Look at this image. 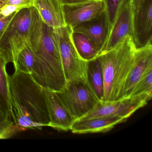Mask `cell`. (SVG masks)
I'll return each mask as SVG.
<instances>
[{"instance_id": "cell-20", "label": "cell", "mask_w": 152, "mask_h": 152, "mask_svg": "<svg viewBox=\"0 0 152 152\" xmlns=\"http://www.w3.org/2000/svg\"><path fill=\"white\" fill-rule=\"evenodd\" d=\"M34 56L33 52L27 45L18 54L14 63L15 70L31 74L33 69Z\"/></svg>"}, {"instance_id": "cell-14", "label": "cell", "mask_w": 152, "mask_h": 152, "mask_svg": "<svg viewBox=\"0 0 152 152\" xmlns=\"http://www.w3.org/2000/svg\"><path fill=\"white\" fill-rule=\"evenodd\" d=\"M127 119L119 116H104L85 120H75L70 130L75 134L100 133L110 131Z\"/></svg>"}, {"instance_id": "cell-4", "label": "cell", "mask_w": 152, "mask_h": 152, "mask_svg": "<svg viewBox=\"0 0 152 152\" xmlns=\"http://www.w3.org/2000/svg\"><path fill=\"white\" fill-rule=\"evenodd\" d=\"M34 10L30 7L18 12L0 39V52L8 64H14L18 54L27 46Z\"/></svg>"}, {"instance_id": "cell-28", "label": "cell", "mask_w": 152, "mask_h": 152, "mask_svg": "<svg viewBox=\"0 0 152 152\" xmlns=\"http://www.w3.org/2000/svg\"><path fill=\"white\" fill-rule=\"evenodd\" d=\"M8 0H0V9L7 5Z\"/></svg>"}, {"instance_id": "cell-13", "label": "cell", "mask_w": 152, "mask_h": 152, "mask_svg": "<svg viewBox=\"0 0 152 152\" xmlns=\"http://www.w3.org/2000/svg\"><path fill=\"white\" fill-rule=\"evenodd\" d=\"M72 30L85 34L93 43L99 55L105 45L109 32L105 11L99 16L75 26Z\"/></svg>"}, {"instance_id": "cell-24", "label": "cell", "mask_w": 152, "mask_h": 152, "mask_svg": "<svg viewBox=\"0 0 152 152\" xmlns=\"http://www.w3.org/2000/svg\"><path fill=\"white\" fill-rule=\"evenodd\" d=\"M23 8H25L21 6L6 5L0 9V15L4 16H8L15 12H18Z\"/></svg>"}, {"instance_id": "cell-27", "label": "cell", "mask_w": 152, "mask_h": 152, "mask_svg": "<svg viewBox=\"0 0 152 152\" xmlns=\"http://www.w3.org/2000/svg\"><path fill=\"white\" fill-rule=\"evenodd\" d=\"M145 1V0H130V2L133 10L137 9Z\"/></svg>"}, {"instance_id": "cell-29", "label": "cell", "mask_w": 152, "mask_h": 152, "mask_svg": "<svg viewBox=\"0 0 152 152\" xmlns=\"http://www.w3.org/2000/svg\"><path fill=\"white\" fill-rule=\"evenodd\" d=\"M10 137L9 136L7 135H0V139H4L9 138Z\"/></svg>"}, {"instance_id": "cell-2", "label": "cell", "mask_w": 152, "mask_h": 152, "mask_svg": "<svg viewBox=\"0 0 152 152\" xmlns=\"http://www.w3.org/2000/svg\"><path fill=\"white\" fill-rule=\"evenodd\" d=\"M9 85L13 120L18 131L42 130L49 126V116L43 88L31 75L15 70L10 75Z\"/></svg>"}, {"instance_id": "cell-21", "label": "cell", "mask_w": 152, "mask_h": 152, "mask_svg": "<svg viewBox=\"0 0 152 152\" xmlns=\"http://www.w3.org/2000/svg\"><path fill=\"white\" fill-rule=\"evenodd\" d=\"M142 94H146L152 98V70L147 72L139 81L134 87L131 96Z\"/></svg>"}, {"instance_id": "cell-12", "label": "cell", "mask_w": 152, "mask_h": 152, "mask_svg": "<svg viewBox=\"0 0 152 152\" xmlns=\"http://www.w3.org/2000/svg\"><path fill=\"white\" fill-rule=\"evenodd\" d=\"M152 70V45L149 43L137 48L134 64L126 81L124 98L129 97L139 81L148 71Z\"/></svg>"}, {"instance_id": "cell-15", "label": "cell", "mask_w": 152, "mask_h": 152, "mask_svg": "<svg viewBox=\"0 0 152 152\" xmlns=\"http://www.w3.org/2000/svg\"><path fill=\"white\" fill-rule=\"evenodd\" d=\"M34 7L42 20L53 29L66 26L64 5L60 0H35Z\"/></svg>"}, {"instance_id": "cell-3", "label": "cell", "mask_w": 152, "mask_h": 152, "mask_svg": "<svg viewBox=\"0 0 152 152\" xmlns=\"http://www.w3.org/2000/svg\"><path fill=\"white\" fill-rule=\"evenodd\" d=\"M132 37L128 36L116 47L99 56L103 70V101L123 98L126 81L134 64L137 50Z\"/></svg>"}, {"instance_id": "cell-17", "label": "cell", "mask_w": 152, "mask_h": 152, "mask_svg": "<svg viewBox=\"0 0 152 152\" xmlns=\"http://www.w3.org/2000/svg\"><path fill=\"white\" fill-rule=\"evenodd\" d=\"M72 38L75 49L83 59L88 62L99 56V52L85 34L73 31Z\"/></svg>"}, {"instance_id": "cell-11", "label": "cell", "mask_w": 152, "mask_h": 152, "mask_svg": "<svg viewBox=\"0 0 152 152\" xmlns=\"http://www.w3.org/2000/svg\"><path fill=\"white\" fill-rule=\"evenodd\" d=\"M50 119L49 127L67 132L75 121L59 97L57 91L43 88Z\"/></svg>"}, {"instance_id": "cell-25", "label": "cell", "mask_w": 152, "mask_h": 152, "mask_svg": "<svg viewBox=\"0 0 152 152\" xmlns=\"http://www.w3.org/2000/svg\"><path fill=\"white\" fill-rule=\"evenodd\" d=\"M35 0H8L7 5L21 6L24 8L34 7Z\"/></svg>"}, {"instance_id": "cell-1", "label": "cell", "mask_w": 152, "mask_h": 152, "mask_svg": "<svg viewBox=\"0 0 152 152\" xmlns=\"http://www.w3.org/2000/svg\"><path fill=\"white\" fill-rule=\"evenodd\" d=\"M34 56L31 75L44 88L58 91L66 84L58 42L54 29L42 20L34 10L27 40Z\"/></svg>"}, {"instance_id": "cell-19", "label": "cell", "mask_w": 152, "mask_h": 152, "mask_svg": "<svg viewBox=\"0 0 152 152\" xmlns=\"http://www.w3.org/2000/svg\"><path fill=\"white\" fill-rule=\"evenodd\" d=\"M18 131L12 114L0 96V135L12 137Z\"/></svg>"}, {"instance_id": "cell-6", "label": "cell", "mask_w": 152, "mask_h": 152, "mask_svg": "<svg viewBox=\"0 0 152 152\" xmlns=\"http://www.w3.org/2000/svg\"><path fill=\"white\" fill-rule=\"evenodd\" d=\"M57 92L75 121L88 113L100 101L88 82H66Z\"/></svg>"}, {"instance_id": "cell-5", "label": "cell", "mask_w": 152, "mask_h": 152, "mask_svg": "<svg viewBox=\"0 0 152 152\" xmlns=\"http://www.w3.org/2000/svg\"><path fill=\"white\" fill-rule=\"evenodd\" d=\"M54 30L58 42L66 81L87 82L88 61L81 57L75 47L72 38V28L66 26Z\"/></svg>"}, {"instance_id": "cell-18", "label": "cell", "mask_w": 152, "mask_h": 152, "mask_svg": "<svg viewBox=\"0 0 152 152\" xmlns=\"http://www.w3.org/2000/svg\"><path fill=\"white\" fill-rule=\"evenodd\" d=\"M7 64V60L0 52V96L12 114L13 118L10 90V75L7 73L6 69Z\"/></svg>"}, {"instance_id": "cell-16", "label": "cell", "mask_w": 152, "mask_h": 152, "mask_svg": "<svg viewBox=\"0 0 152 152\" xmlns=\"http://www.w3.org/2000/svg\"><path fill=\"white\" fill-rule=\"evenodd\" d=\"M88 81L100 101L103 100L104 80L103 68L99 57L88 62Z\"/></svg>"}, {"instance_id": "cell-8", "label": "cell", "mask_w": 152, "mask_h": 152, "mask_svg": "<svg viewBox=\"0 0 152 152\" xmlns=\"http://www.w3.org/2000/svg\"><path fill=\"white\" fill-rule=\"evenodd\" d=\"M133 13L130 0H125L118 10L105 45L99 55L113 48L127 36L132 37Z\"/></svg>"}, {"instance_id": "cell-9", "label": "cell", "mask_w": 152, "mask_h": 152, "mask_svg": "<svg viewBox=\"0 0 152 152\" xmlns=\"http://www.w3.org/2000/svg\"><path fill=\"white\" fill-rule=\"evenodd\" d=\"M132 39L137 48L152 43V0H145L133 10Z\"/></svg>"}, {"instance_id": "cell-26", "label": "cell", "mask_w": 152, "mask_h": 152, "mask_svg": "<svg viewBox=\"0 0 152 152\" xmlns=\"http://www.w3.org/2000/svg\"><path fill=\"white\" fill-rule=\"evenodd\" d=\"M64 5H73L78 3H83L90 0H60Z\"/></svg>"}, {"instance_id": "cell-22", "label": "cell", "mask_w": 152, "mask_h": 152, "mask_svg": "<svg viewBox=\"0 0 152 152\" xmlns=\"http://www.w3.org/2000/svg\"><path fill=\"white\" fill-rule=\"evenodd\" d=\"M124 1L125 0H104L105 13L107 18L109 31L114 22L118 10Z\"/></svg>"}, {"instance_id": "cell-23", "label": "cell", "mask_w": 152, "mask_h": 152, "mask_svg": "<svg viewBox=\"0 0 152 152\" xmlns=\"http://www.w3.org/2000/svg\"><path fill=\"white\" fill-rule=\"evenodd\" d=\"M17 12H15L8 16L0 15V39Z\"/></svg>"}, {"instance_id": "cell-10", "label": "cell", "mask_w": 152, "mask_h": 152, "mask_svg": "<svg viewBox=\"0 0 152 152\" xmlns=\"http://www.w3.org/2000/svg\"><path fill=\"white\" fill-rule=\"evenodd\" d=\"M64 15L66 26L74 28L91 20L105 11L104 0H90L83 3L64 5Z\"/></svg>"}, {"instance_id": "cell-7", "label": "cell", "mask_w": 152, "mask_h": 152, "mask_svg": "<svg viewBox=\"0 0 152 152\" xmlns=\"http://www.w3.org/2000/svg\"><path fill=\"white\" fill-rule=\"evenodd\" d=\"M151 98L147 95L142 94L114 101H99L88 113L78 120L104 116H119L128 119L137 110L146 105Z\"/></svg>"}]
</instances>
